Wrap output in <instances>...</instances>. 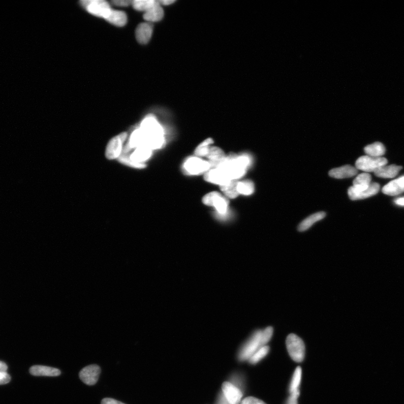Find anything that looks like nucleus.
<instances>
[{"instance_id":"f03ea898","label":"nucleus","mask_w":404,"mask_h":404,"mask_svg":"<svg viewBox=\"0 0 404 404\" xmlns=\"http://www.w3.org/2000/svg\"><path fill=\"white\" fill-rule=\"evenodd\" d=\"M251 164V159L248 156L232 154L226 156V159L214 168L222 169L231 180H236L245 175Z\"/></svg>"},{"instance_id":"4be33fe9","label":"nucleus","mask_w":404,"mask_h":404,"mask_svg":"<svg viewBox=\"0 0 404 404\" xmlns=\"http://www.w3.org/2000/svg\"><path fill=\"white\" fill-rule=\"evenodd\" d=\"M371 177L368 173H363L359 175L353 181V186L352 190L356 192H362L369 187L371 184Z\"/></svg>"},{"instance_id":"dca6fc26","label":"nucleus","mask_w":404,"mask_h":404,"mask_svg":"<svg viewBox=\"0 0 404 404\" xmlns=\"http://www.w3.org/2000/svg\"><path fill=\"white\" fill-rule=\"evenodd\" d=\"M385 195L395 196L404 192V176L392 180L382 188Z\"/></svg>"},{"instance_id":"0eeeda50","label":"nucleus","mask_w":404,"mask_h":404,"mask_svg":"<svg viewBox=\"0 0 404 404\" xmlns=\"http://www.w3.org/2000/svg\"><path fill=\"white\" fill-rule=\"evenodd\" d=\"M206 206L214 207L220 214H225L227 212L228 201L220 193L213 192L207 194L202 199Z\"/></svg>"},{"instance_id":"c9c22d12","label":"nucleus","mask_w":404,"mask_h":404,"mask_svg":"<svg viewBox=\"0 0 404 404\" xmlns=\"http://www.w3.org/2000/svg\"><path fill=\"white\" fill-rule=\"evenodd\" d=\"M112 3L117 7H126L132 4V2L130 0H115Z\"/></svg>"},{"instance_id":"58836bf2","label":"nucleus","mask_w":404,"mask_h":404,"mask_svg":"<svg viewBox=\"0 0 404 404\" xmlns=\"http://www.w3.org/2000/svg\"><path fill=\"white\" fill-rule=\"evenodd\" d=\"M395 203L397 205L404 206V197L397 199Z\"/></svg>"},{"instance_id":"1a4fd4ad","label":"nucleus","mask_w":404,"mask_h":404,"mask_svg":"<svg viewBox=\"0 0 404 404\" xmlns=\"http://www.w3.org/2000/svg\"><path fill=\"white\" fill-rule=\"evenodd\" d=\"M211 168L209 162L198 158H189L184 164V169L188 174L197 175L207 172Z\"/></svg>"},{"instance_id":"ea45409f","label":"nucleus","mask_w":404,"mask_h":404,"mask_svg":"<svg viewBox=\"0 0 404 404\" xmlns=\"http://www.w3.org/2000/svg\"><path fill=\"white\" fill-rule=\"evenodd\" d=\"M160 4L164 5H169L175 2L174 0H164V1H159Z\"/></svg>"},{"instance_id":"393cba45","label":"nucleus","mask_w":404,"mask_h":404,"mask_svg":"<svg viewBox=\"0 0 404 404\" xmlns=\"http://www.w3.org/2000/svg\"><path fill=\"white\" fill-rule=\"evenodd\" d=\"M364 151L370 157L382 158V156L386 152V148L383 144L380 142H376L365 147Z\"/></svg>"},{"instance_id":"bb28decb","label":"nucleus","mask_w":404,"mask_h":404,"mask_svg":"<svg viewBox=\"0 0 404 404\" xmlns=\"http://www.w3.org/2000/svg\"><path fill=\"white\" fill-rule=\"evenodd\" d=\"M156 3L155 0H135L132 5L135 10L145 13L151 9Z\"/></svg>"},{"instance_id":"2eb2a0df","label":"nucleus","mask_w":404,"mask_h":404,"mask_svg":"<svg viewBox=\"0 0 404 404\" xmlns=\"http://www.w3.org/2000/svg\"><path fill=\"white\" fill-rule=\"evenodd\" d=\"M152 150L148 147H141L135 149L134 151L130 153H122L128 155L129 160L135 164H144V162L151 157Z\"/></svg>"},{"instance_id":"473e14b6","label":"nucleus","mask_w":404,"mask_h":404,"mask_svg":"<svg viewBox=\"0 0 404 404\" xmlns=\"http://www.w3.org/2000/svg\"><path fill=\"white\" fill-rule=\"evenodd\" d=\"M241 404H266L265 402H263L262 400L258 399L256 397H248L244 398L243 400L242 401Z\"/></svg>"},{"instance_id":"412c9836","label":"nucleus","mask_w":404,"mask_h":404,"mask_svg":"<svg viewBox=\"0 0 404 404\" xmlns=\"http://www.w3.org/2000/svg\"><path fill=\"white\" fill-rule=\"evenodd\" d=\"M206 157L209 159V163L211 167L215 168L226 158L223 150L216 147H209Z\"/></svg>"},{"instance_id":"20e7f679","label":"nucleus","mask_w":404,"mask_h":404,"mask_svg":"<svg viewBox=\"0 0 404 404\" xmlns=\"http://www.w3.org/2000/svg\"><path fill=\"white\" fill-rule=\"evenodd\" d=\"M80 3L90 14L105 19L112 10L110 4L104 0H84Z\"/></svg>"},{"instance_id":"4468645a","label":"nucleus","mask_w":404,"mask_h":404,"mask_svg":"<svg viewBox=\"0 0 404 404\" xmlns=\"http://www.w3.org/2000/svg\"><path fill=\"white\" fill-rule=\"evenodd\" d=\"M153 34V26L149 23L140 24L136 30V39L139 44L145 45L151 39Z\"/></svg>"},{"instance_id":"a19ab883","label":"nucleus","mask_w":404,"mask_h":404,"mask_svg":"<svg viewBox=\"0 0 404 404\" xmlns=\"http://www.w3.org/2000/svg\"><path fill=\"white\" fill-rule=\"evenodd\" d=\"M219 404H228L227 402L224 400L223 398H222V399L220 401Z\"/></svg>"},{"instance_id":"f257e3e1","label":"nucleus","mask_w":404,"mask_h":404,"mask_svg":"<svg viewBox=\"0 0 404 404\" xmlns=\"http://www.w3.org/2000/svg\"><path fill=\"white\" fill-rule=\"evenodd\" d=\"M139 129L142 134L145 147L153 150L163 146L165 142L164 130L154 117H145Z\"/></svg>"},{"instance_id":"9d476101","label":"nucleus","mask_w":404,"mask_h":404,"mask_svg":"<svg viewBox=\"0 0 404 404\" xmlns=\"http://www.w3.org/2000/svg\"><path fill=\"white\" fill-rule=\"evenodd\" d=\"M100 374L101 368L99 365H90L81 370L79 377L86 385L92 386L98 381Z\"/></svg>"},{"instance_id":"7c9ffc66","label":"nucleus","mask_w":404,"mask_h":404,"mask_svg":"<svg viewBox=\"0 0 404 404\" xmlns=\"http://www.w3.org/2000/svg\"><path fill=\"white\" fill-rule=\"evenodd\" d=\"M269 347L264 346L258 350L250 359V362L252 364H256L265 357L269 352Z\"/></svg>"},{"instance_id":"4c0bfd02","label":"nucleus","mask_w":404,"mask_h":404,"mask_svg":"<svg viewBox=\"0 0 404 404\" xmlns=\"http://www.w3.org/2000/svg\"><path fill=\"white\" fill-rule=\"evenodd\" d=\"M8 366L4 362L0 361V372H7Z\"/></svg>"},{"instance_id":"f3484780","label":"nucleus","mask_w":404,"mask_h":404,"mask_svg":"<svg viewBox=\"0 0 404 404\" xmlns=\"http://www.w3.org/2000/svg\"><path fill=\"white\" fill-rule=\"evenodd\" d=\"M358 170L352 166L346 165L330 171L329 175L333 178L340 179L349 178L356 175Z\"/></svg>"},{"instance_id":"6e6552de","label":"nucleus","mask_w":404,"mask_h":404,"mask_svg":"<svg viewBox=\"0 0 404 404\" xmlns=\"http://www.w3.org/2000/svg\"><path fill=\"white\" fill-rule=\"evenodd\" d=\"M262 331L258 330L253 333L249 341L241 350L239 355L241 360L250 359L253 354L262 348Z\"/></svg>"},{"instance_id":"cd10ccee","label":"nucleus","mask_w":404,"mask_h":404,"mask_svg":"<svg viewBox=\"0 0 404 404\" xmlns=\"http://www.w3.org/2000/svg\"><path fill=\"white\" fill-rule=\"evenodd\" d=\"M237 189L240 195L250 196L255 191V185L251 180H245L238 182Z\"/></svg>"},{"instance_id":"39448f33","label":"nucleus","mask_w":404,"mask_h":404,"mask_svg":"<svg viewBox=\"0 0 404 404\" xmlns=\"http://www.w3.org/2000/svg\"><path fill=\"white\" fill-rule=\"evenodd\" d=\"M128 137L127 133H122L113 138L108 143L106 149V157L109 160L118 159L122 152L123 143Z\"/></svg>"},{"instance_id":"5701e85b","label":"nucleus","mask_w":404,"mask_h":404,"mask_svg":"<svg viewBox=\"0 0 404 404\" xmlns=\"http://www.w3.org/2000/svg\"><path fill=\"white\" fill-rule=\"evenodd\" d=\"M106 20L111 24L117 26H125L127 23L126 14L118 10H111Z\"/></svg>"},{"instance_id":"9b49d317","label":"nucleus","mask_w":404,"mask_h":404,"mask_svg":"<svg viewBox=\"0 0 404 404\" xmlns=\"http://www.w3.org/2000/svg\"><path fill=\"white\" fill-rule=\"evenodd\" d=\"M204 178L207 182L220 187L228 185L232 181L224 171L219 168H213L206 172Z\"/></svg>"},{"instance_id":"a878e982","label":"nucleus","mask_w":404,"mask_h":404,"mask_svg":"<svg viewBox=\"0 0 404 404\" xmlns=\"http://www.w3.org/2000/svg\"><path fill=\"white\" fill-rule=\"evenodd\" d=\"M238 183V181H237V180H232L228 185L221 186V190L228 198L231 199L236 198L239 195L238 189H237Z\"/></svg>"},{"instance_id":"72a5a7b5","label":"nucleus","mask_w":404,"mask_h":404,"mask_svg":"<svg viewBox=\"0 0 404 404\" xmlns=\"http://www.w3.org/2000/svg\"><path fill=\"white\" fill-rule=\"evenodd\" d=\"M300 395L299 390L296 391L292 394L288 398L287 404H298V398Z\"/></svg>"},{"instance_id":"c756f323","label":"nucleus","mask_w":404,"mask_h":404,"mask_svg":"<svg viewBox=\"0 0 404 404\" xmlns=\"http://www.w3.org/2000/svg\"><path fill=\"white\" fill-rule=\"evenodd\" d=\"M213 143V141L212 138H208L200 144H199L198 147L195 150V154L199 157H204V156H207L208 150L209 148V145Z\"/></svg>"},{"instance_id":"c85d7f7f","label":"nucleus","mask_w":404,"mask_h":404,"mask_svg":"<svg viewBox=\"0 0 404 404\" xmlns=\"http://www.w3.org/2000/svg\"><path fill=\"white\" fill-rule=\"evenodd\" d=\"M301 380V368L300 367H298L296 368L294 371L293 379L290 385L289 391L290 394H292V393L299 390V387L300 384Z\"/></svg>"},{"instance_id":"2f4dec72","label":"nucleus","mask_w":404,"mask_h":404,"mask_svg":"<svg viewBox=\"0 0 404 404\" xmlns=\"http://www.w3.org/2000/svg\"><path fill=\"white\" fill-rule=\"evenodd\" d=\"M273 330L272 327H268L266 329L262 331L261 338L262 347L266 346V344L271 340L273 335Z\"/></svg>"},{"instance_id":"b1692460","label":"nucleus","mask_w":404,"mask_h":404,"mask_svg":"<svg viewBox=\"0 0 404 404\" xmlns=\"http://www.w3.org/2000/svg\"><path fill=\"white\" fill-rule=\"evenodd\" d=\"M326 213L323 212H318L310 215L308 217L305 219L302 222H301L298 228V229L300 232H303L308 229H309L312 225L316 223L319 222V221L325 218Z\"/></svg>"},{"instance_id":"6ab92c4d","label":"nucleus","mask_w":404,"mask_h":404,"mask_svg":"<svg viewBox=\"0 0 404 404\" xmlns=\"http://www.w3.org/2000/svg\"><path fill=\"white\" fill-rule=\"evenodd\" d=\"M164 12L159 2L156 1L154 6L145 12L143 15L144 20L148 22H156L163 19Z\"/></svg>"},{"instance_id":"aec40b11","label":"nucleus","mask_w":404,"mask_h":404,"mask_svg":"<svg viewBox=\"0 0 404 404\" xmlns=\"http://www.w3.org/2000/svg\"><path fill=\"white\" fill-rule=\"evenodd\" d=\"M29 372L35 376L56 377L61 374V371L57 368L43 365L33 366L30 368Z\"/></svg>"},{"instance_id":"423d86ee","label":"nucleus","mask_w":404,"mask_h":404,"mask_svg":"<svg viewBox=\"0 0 404 404\" xmlns=\"http://www.w3.org/2000/svg\"><path fill=\"white\" fill-rule=\"evenodd\" d=\"M387 160L384 158H372L368 156H362L355 163L357 170L366 172H375L381 166L386 165Z\"/></svg>"},{"instance_id":"7ed1b4c3","label":"nucleus","mask_w":404,"mask_h":404,"mask_svg":"<svg viewBox=\"0 0 404 404\" xmlns=\"http://www.w3.org/2000/svg\"><path fill=\"white\" fill-rule=\"evenodd\" d=\"M287 348L290 356L297 363L303 362L305 357V345L302 339L292 333L287 337Z\"/></svg>"},{"instance_id":"e433bc0d","label":"nucleus","mask_w":404,"mask_h":404,"mask_svg":"<svg viewBox=\"0 0 404 404\" xmlns=\"http://www.w3.org/2000/svg\"><path fill=\"white\" fill-rule=\"evenodd\" d=\"M101 404H125L111 398H105L102 400Z\"/></svg>"},{"instance_id":"f8f14e48","label":"nucleus","mask_w":404,"mask_h":404,"mask_svg":"<svg viewBox=\"0 0 404 404\" xmlns=\"http://www.w3.org/2000/svg\"><path fill=\"white\" fill-rule=\"evenodd\" d=\"M224 394L230 404H239L242 396V392L230 382H225L222 385Z\"/></svg>"},{"instance_id":"f704fd0d","label":"nucleus","mask_w":404,"mask_h":404,"mask_svg":"<svg viewBox=\"0 0 404 404\" xmlns=\"http://www.w3.org/2000/svg\"><path fill=\"white\" fill-rule=\"evenodd\" d=\"M10 380V376L7 372H0V385L7 384Z\"/></svg>"},{"instance_id":"ddd939ff","label":"nucleus","mask_w":404,"mask_h":404,"mask_svg":"<svg viewBox=\"0 0 404 404\" xmlns=\"http://www.w3.org/2000/svg\"><path fill=\"white\" fill-rule=\"evenodd\" d=\"M380 189V186L378 183L371 182L367 190L360 192H355L352 190L351 188H349L348 195L350 199L353 201L360 200V199L367 198L377 195L379 193Z\"/></svg>"},{"instance_id":"a211bd4d","label":"nucleus","mask_w":404,"mask_h":404,"mask_svg":"<svg viewBox=\"0 0 404 404\" xmlns=\"http://www.w3.org/2000/svg\"><path fill=\"white\" fill-rule=\"evenodd\" d=\"M402 169L401 166L395 165H385L377 169L374 172V173L377 177H382V178L391 179L394 178Z\"/></svg>"}]
</instances>
